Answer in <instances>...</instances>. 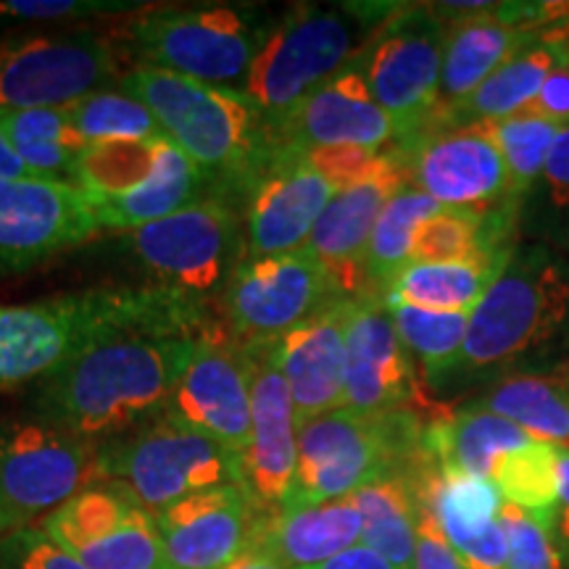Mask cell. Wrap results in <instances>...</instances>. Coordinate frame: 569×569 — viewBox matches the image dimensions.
I'll return each instance as SVG.
<instances>
[{
    "label": "cell",
    "mask_w": 569,
    "mask_h": 569,
    "mask_svg": "<svg viewBox=\"0 0 569 569\" xmlns=\"http://www.w3.org/2000/svg\"><path fill=\"white\" fill-rule=\"evenodd\" d=\"M122 71V51L92 30L0 40V109H63Z\"/></svg>",
    "instance_id": "cell-10"
},
{
    "label": "cell",
    "mask_w": 569,
    "mask_h": 569,
    "mask_svg": "<svg viewBox=\"0 0 569 569\" xmlns=\"http://www.w3.org/2000/svg\"><path fill=\"white\" fill-rule=\"evenodd\" d=\"M515 248L467 261L409 264L393 277L380 298L386 303L415 306L438 315H472L490 284L507 269Z\"/></svg>",
    "instance_id": "cell-27"
},
{
    "label": "cell",
    "mask_w": 569,
    "mask_h": 569,
    "mask_svg": "<svg viewBox=\"0 0 569 569\" xmlns=\"http://www.w3.org/2000/svg\"><path fill=\"white\" fill-rule=\"evenodd\" d=\"M569 343V264L540 243H517L501 277L469 315L451 380L507 372Z\"/></svg>",
    "instance_id": "cell-3"
},
{
    "label": "cell",
    "mask_w": 569,
    "mask_h": 569,
    "mask_svg": "<svg viewBox=\"0 0 569 569\" xmlns=\"http://www.w3.org/2000/svg\"><path fill=\"white\" fill-rule=\"evenodd\" d=\"M436 9L438 17L453 13L457 19L446 32L440 101L432 122L467 101L501 63L532 42L530 24L538 3H443Z\"/></svg>",
    "instance_id": "cell-18"
},
{
    "label": "cell",
    "mask_w": 569,
    "mask_h": 569,
    "mask_svg": "<svg viewBox=\"0 0 569 569\" xmlns=\"http://www.w3.org/2000/svg\"><path fill=\"white\" fill-rule=\"evenodd\" d=\"M530 436L509 419L461 407L453 415L425 425L422 451L430 465L490 480V469L503 453L528 446Z\"/></svg>",
    "instance_id": "cell-28"
},
{
    "label": "cell",
    "mask_w": 569,
    "mask_h": 569,
    "mask_svg": "<svg viewBox=\"0 0 569 569\" xmlns=\"http://www.w3.org/2000/svg\"><path fill=\"white\" fill-rule=\"evenodd\" d=\"M528 113L557 127H569V59L546 77L536 101L528 106Z\"/></svg>",
    "instance_id": "cell-46"
},
{
    "label": "cell",
    "mask_w": 569,
    "mask_h": 569,
    "mask_svg": "<svg viewBox=\"0 0 569 569\" xmlns=\"http://www.w3.org/2000/svg\"><path fill=\"white\" fill-rule=\"evenodd\" d=\"M309 569H396L386 557L369 549V546L359 543L353 549H348L330 561H322V565L309 567Z\"/></svg>",
    "instance_id": "cell-48"
},
{
    "label": "cell",
    "mask_w": 569,
    "mask_h": 569,
    "mask_svg": "<svg viewBox=\"0 0 569 569\" xmlns=\"http://www.w3.org/2000/svg\"><path fill=\"white\" fill-rule=\"evenodd\" d=\"M122 90L151 109L163 138L206 174L234 172L253 161L261 111L243 92L190 80L138 63L122 77Z\"/></svg>",
    "instance_id": "cell-5"
},
{
    "label": "cell",
    "mask_w": 569,
    "mask_h": 569,
    "mask_svg": "<svg viewBox=\"0 0 569 569\" xmlns=\"http://www.w3.org/2000/svg\"><path fill=\"white\" fill-rule=\"evenodd\" d=\"M465 409L488 411L525 430L532 440L569 448V372L507 375Z\"/></svg>",
    "instance_id": "cell-31"
},
{
    "label": "cell",
    "mask_w": 569,
    "mask_h": 569,
    "mask_svg": "<svg viewBox=\"0 0 569 569\" xmlns=\"http://www.w3.org/2000/svg\"><path fill=\"white\" fill-rule=\"evenodd\" d=\"M206 172L196 167L172 142H163L159 167L151 180L124 196L113 198H88L96 222L103 230H127L134 232L140 227L159 222L177 213L184 206L201 201Z\"/></svg>",
    "instance_id": "cell-29"
},
{
    "label": "cell",
    "mask_w": 569,
    "mask_h": 569,
    "mask_svg": "<svg viewBox=\"0 0 569 569\" xmlns=\"http://www.w3.org/2000/svg\"><path fill=\"white\" fill-rule=\"evenodd\" d=\"M365 519L351 498L264 511L253 546L284 569H309L361 543Z\"/></svg>",
    "instance_id": "cell-26"
},
{
    "label": "cell",
    "mask_w": 569,
    "mask_h": 569,
    "mask_svg": "<svg viewBox=\"0 0 569 569\" xmlns=\"http://www.w3.org/2000/svg\"><path fill=\"white\" fill-rule=\"evenodd\" d=\"M0 536H3V532H0Z\"/></svg>",
    "instance_id": "cell-52"
},
{
    "label": "cell",
    "mask_w": 569,
    "mask_h": 569,
    "mask_svg": "<svg viewBox=\"0 0 569 569\" xmlns=\"http://www.w3.org/2000/svg\"><path fill=\"white\" fill-rule=\"evenodd\" d=\"M415 398V365L398 338L386 301L372 293L356 296L346 327L343 409L356 415H390L409 409Z\"/></svg>",
    "instance_id": "cell-20"
},
{
    "label": "cell",
    "mask_w": 569,
    "mask_h": 569,
    "mask_svg": "<svg viewBox=\"0 0 569 569\" xmlns=\"http://www.w3.org/2000/svg\"><path fill=\"white\" fill-rule=\"evenodd\" d=\"M253 369L251 440L243 453V480L267 511L290 501L298 472V422L293 398L267 346L248 348Z\"/></svg>",
    "instance_id": "cell-24"
},
{
    "label": "cell",
    "mask_w": 569,
    "mask_h": 569,
    "mask_svg": "<svg viewBox=\"0 0 569 569\" xmlns=\"http://www.w3.org/2000/svg\"><path fill=\"white\" fill-rule=\"evenodd\" d=\"M536 42L569 53V0H543L530 24Z\"/></svg>",
    "instance_id": "cell-47"
},
{
    "label": "cell",
    "mask_w": 569,
    "mask_h": 569,
    "mask_svg": "<svg viewBox=\"0 0 569 569\" xmlns=\"http://www.w3.org/2000/svg\"><path fill=\"white\" fill-rule=\"evenodd\" d=\"M284 151L309 148L356 146L380 151L398 138L393 119L380 109L359 67H348L340 74L311 92L303 103L274 122Z\"/></svg>",
    "instance_id": "cell-25"
},
{
    "label": "cell",
    "mask_w": 569,
    "mask_h": 569,
    "mask_svg": "<svg viewBox=\"0 0 569 569\" xmlns=\"http://www.w3.org/2000/svg\"><path fill=\"white\" fill-rule=\"evenodd\" d=\"M40 528L88 569H172L151 511L111 482L82 490Z\"/></svg>",
    "instance_id": "cell-14"
},
{
    "label": "cell",
    "mask_w": 569,
    "mask_h": 569,
    "mask_svg": "<svg viewBox=\"0 0 569 569\" xmlns=\"http://www.w3.org/2000/svg\"><path fill=\"white\" fill-rule=\"evenodd\" d=\"M130 246L159 288L203 301L240 264V219L227 203L201 198L130 232Z\"/></svg>",
    "instance_id": "cell-12"
},
{
    "label": "cell",
    "mask_w": 569,
    "mask_h": 569,
    "mask_svg": "<svg viewBox=\"0 0 569 569\" xmlns=\"http://www.w3.org/2000/svg\"><path fill=\"white\" fill-rule=\"evenodd\" d=\"M519 227L540 246L569 253V127H561L536 188L519 203Z\"/></svg>",
    "instance_id": "cell-38"
},
{
    "label": "cell",
    "mask_w": 569,
    "mask_h": 569,
    "mask_svg": "<svg viewBox=\"0 0 569 569\" xmlns=\"http://www.w3.org/2000/svg\"><path fill=\"white\" fill-rule=\"evenodd\" d=\"M365 519L361 543L386 557L396 569H415L422 503L411 475H393L351 496Z\"/></svg>",
    "instance_id": "cell-32"
},
{
    "label": "cell",
    "mask_w": 569,
    "mask_h": 569,
    "mask_svg": "<svg viewBox=\"0 0 569 569\" xmlns=\"http://www.w3.org/2000/svg\"><path fill=\"white\" fill-rule=\"evenodd\" d=\"M106 482L159 515L182 498L222 486H246L243 459L167 411L138 432L103 446Z\"/></svg>",
    "instance_id": "cell-6"
},
{
    "label": "cell",
    "mask_w": 569,
    "mask_h": 569,
    "mask_svg": "<svg viewBox=\"0 0 569 569\" xmlns=\"http://www.w3.org/2000/svg\"><path fill=\"white\" fill-rule=\"evenodd\" d=\"M567 59V51L532 40L522 51L511 56L507 63H501L467 101L453 106L451 111L440 113L436 122L446 127L490 124L528 111V106L536 101L546 77Z\"/></svg>",
    "instance_id": "cell-30"
},
{
    "label": "cell",
    "mask_w": 569,
    "mask_h": 569,
    "mask_svg": "<svg viewBox=\"0 0 569 569\" xmlns=\"http://www.w3.org/2000/svg\"><path fill=\"white\" fill-rule=\"evenodd\" d=\"M407 167L415 188L443 209L493 211L519 203L488 124H459L419 134L411 140Z\"/></svg>",
    "instance_id": "cell-17"
},
{
    "label": "cell",
    "mask_w": 569,
    "mask_h": 569,
    "mask_svg": "<svg viewBox=\"0 0 569 569\" xmlns=\"http://www.w3.org/2000/svg\"><path fill=\"white\" fill-rule=\"evenodd\" d=\"M488 130L509 169L515 198L522 203V198L536 188L540 174H543L546 159H549L561 127L522 111L501 119V122H490Z\"/></svg>",
    "instance_id": "cell-40"
},
{
    "label": "cell",
    "mask_w": 569,
    "mask_h": 569,
    "mask_svg": "<svg viewBox=\"0 0 569 569\" xmlns=\"http://www.w3.org/2000/svg\"><path fill=\"white\" fill-rule=\"evenodd\" d=\"M443 206L432 201L430 196L407 184L401 193L390 198L386 211L377 219L372 240H369L367 251V284L369 288L382 290L393 282V277L409 267L411 251H415V240L427 219H432Z\"/></svg>",
    "instance_id": "cell-35"
},
{
    "label": "cell",
    "mask_w": 569,
    "mask_h": 569,
    "mask_svg": "<svg viewBox=\"0 0 569 569\" xmlns=\"http://www.w3.org/2000/svg\"><path fill=\"white\" fill-rule=\"evenodd\" d=\"M284 151V148H282ZM309 163L311 169H317L327 182L336 184L338 190L351 188V184L361 182L380 167L386 153L369 151V148H356V146H332V148H309V151H293Z\"/></svg>",
    "instance_id": "cell-43"
},
{
    "label": "cell",
    "mask_w": 569,
    "mask_h": 569,
    "mask_svg": "<svg viewBox=\"0 0 569 569\" xmlns=\"http://www.w3.org/2000/svg\"><path fill=\"white\" fill-rule=\"evenodd\" d=\"M0 127L38 180L71 182L90 146L63 109H0Z\"/></svg>",
    "instance_id": "cell-33"
},
{
    "label": "cell",
    "mask_w": 569,
    "mask_h": 569,
    "mask_svg": "<svg viewBox=\"0 0 569 569\" xmlns=\"http://www.w3.org/2000/svg\"><path fill=\"white\" fill-rule=\"evenodd\" d=\"M501 528L509 543V569H561L557 530L546 528L530 511L503 501Z\"/></svg>",
    "instance_id": "cell-41"
},
{
    "label": "cell",
    "mask_w": 569,
    "mask_h": 569,
    "mask_svg": "<svg viewBox=\"0 0 569 569\" xmlns=\"http://www.w3.org/2000/svg\"><path fill=\"white\" fill-rule=\"evenodd\" d=\"M101 232L88 196L71 182L0 177V274H17Z\"/></svg>",
    "instance_id": "cell-16"
},
{
    "label": "cell",
    "mask_w": 569,
    "mask_h": 569,
    "mask_svg": "<svg viewBox=\"0 0 569 569\" xmlns=\"http://www.w3.org/2000/svg\"><path fill=\"white\" fill-rule=\"evenodd\" d=\"M361 11L298 6L269 27L264 46L243 77V96L261 117L280 122L311 92L348 69L359 34Z\"/></svg>",
    "instance_id": "cell-8"
},
{
    "label": "cell",
    "mask_w": 569,
    "mask_h": 569,
    "mask_svg": "<svg viewBox=\"0 0 569 569\" xmlns=\"http://www.w3.org/2000/svg\"><path fill=\"white\" fill-rule=\"evenodd\" d=\"M222 569H284V567L277 559L269 557V553L251 546V549H246L243 553H240V557H234L230 565L222 567Z\"/></svg>",
    "instance_id": "cell-51"
},
{
    "label": "cell",
    "mask_w": 569,
    "mask_h": 569,
    "mask_svg": "<svg viewBox=\"0 0 569 569\" xmlns=\"http://www.w3.org/2000/svg\"><path fill=\"white\" fill-rule=\"evenodd\" d=\"M446 32L436 11H396L375 32L359 67L372 98L407 142L419 138L438 111Z\"/></svg>",
    "instance_id": "cell-13"
},
{
    "label": "cell",
    "mask_w": 569,
    "mask_h": 569,
    "mask_svg": "<svg viewBox=\"0 0 569 569\" xmlns=\"http://www.w3.org/2000/svg\"><path fill=\"white\" fill-rule=\"evenodd\" d=\"M138 9V3L122 0H0V17L27 19V21H59L103 17V13H124Z\"/></svg>",
    "instance_id": "cell-44"
},
{
    "label": "cell",
    "mask_w": 569,
    "mask_h": 569,
    "mask_svg": "<svg viewBox=\"0 0 569 569\" xmlns=\"http://www.w3.org/2000/svg\"><path fill=\"white\" fill-rule=\"evenodd\" d=\"M201 301L156 288H101L0 306V390L46 380L90 348L140 332H203Z\"/></svg>",
    "instance_id": "cell-2"
},
{
    "label": "cell",
    "mask_w": 569,
    "mask_h": 569,
    "mask_svg": "<svg viewBox=\"0 0 569 569\" xmlns=\"http://www.w3.org/2000/svg\"><path fill=\"white\" fill-rule=\"evenodd\" d=\"M396 332L411 359L419 361L432 386H443L457 372L465 351L469 315H438L415 306L386 303Z\"/></svg>",
    "instance_id": "cell-36"
},
{
    "label": "cell",
    "mask_w": 569,
    "mask_h": 569,
    "mask_svg": "<svg viewBox=\"0 0 569 569\" xmlns=\"http://www.w3.org/2000/svg\"><path fill=\"white\" fill-rule=\"evenodd\" d=\"M567 372H569V369H567Z\"/></svg>",
    "instance_id": "cell-53"
},
{
    "label": "cell",
    "mask_w": 569,
    "mask_h": 569,
    "mask_svg": "<svg viewBox=\"0 0 569 569\" xmlns=\"http://www.w3.org/2000/svg\"><path fill=\"white\" fill-rule=\"evenodd\" d=\"M425 425L411 409L356 415L338 409L298 430L296 488L284 507L343 501L393 475H415L425 465ZM282 507V509H284Z\"/></svg>",
    "instance_id": "cell-4"
},
{
    "label": "cell",
    "mask_w": 569,
    "mask_h": 569,
    "mask_svg": "<svg viewBox=\"0 0 569 569\" xmlns=\"http://www.w3.org/2000/svg\"><path fill=\"white\" fill-rule=\"evenodd\" d=\"M106 482L103 446L48 419H0V532L32 528Z\"/></svg>",
    "instance_id": "cell-7"
},
{
    "label": "cell",
    "mask_w": 569,
    "mask_h": 569,
    "mask_svg": "<svg viewBox=\"0 0 569 569\" xmlns=\"http://www.w3.org/2000/svg\"><path fill=\"white\" fill-rule=\"evenodd\" d=\"M409 184L407 159L386 153L380 167L361 182L343 188L327 203L306 251L330 272L346 298L365 296L367 251L375 224L390 198Z\"/></svg>",
    "instance_id": "cell-21"
},
{
    "label": "cell",
    "mask_w": 569,
    "mask_h": 569,
    "mask_svg": "<svg viewBox=\"0 0 569 569\" xmlns=\"http://www.w3.org/2000/svg\"><path fill=\"white\" fill-rule=\"evenodd\" d=\"M559 453L561 446L530 440L528 446L496 459L490 469V482L503 501L530 511L551 530H557L559 515Z\"/></svg>",
    "instance_id": "cell-34"
},
{
    "label": "cell",
    "mask_w": 569,
    "mask_h": 569,
    "mask_svg": "<svg viewBox=\"0 0 569 569\" xmlns=\"http://www.w3.org/2000/svg\"><path fill=\"white\" fill-rule=\"evenodd\" d=\"M346 298L309 251L240 259L224 284V317L240 346L282 338L330 303Z\"/></svg>",
    "instance_id": "cell-11"
},
{
    "label": "cell",
    "mask_w": 569,
    "mask_h": 569,
    "mask_svg": "<svg viewBox=\"0 0 569 569\" xmlns=\"http://www.w3.org/2000/svg\"><path fill=\"white\" fill-rule=\"evenodd\" d=\"M201 332H140L90 348L42 380V419L106 446L169 409Z\"/></svg>",
    "instance_id": "cell-1"
},
{
    "label": "cell",
    "mask_w": 569,
    "mask_h": 569,
    "mask_svg": "<svg viewBox=\"0 0 569 569\" xmlns=\"http://www.w3.org/2000/svg\"><path fill=\"white\" fill-rule=\"evenodd\" d=\"M557 540L561 561L569 565V448L559 453V515H557Z\"/></svg>",
    "instance_id": "cell-49"
},
{
    "label": "cell",
    "mask_w": 569,
    "mask_h": 569,
    "mask_svg": "<svg viewBox=\"0 0 569 569\" xmlns=\"http://www.w3.org/2000/svg\"><path fill=\"white\" fill-rule=\"evenodd\" d=\"M415 569H467L461 565L459 553L451 549V543H448L443 532H440L436 519H432L430 511L425 509L422 515H419Z\"/></svg>",
    "instance_id": "cell-45"
},
{
    "label": "cell",
    "mask_w": 569,
    "mask_h": 569,
    "mask_svg": "<svg viewBox=\"0 0 569 569\" xmlns=\"http://www.w3.org/2000/svg\"><path fill=\"white\" fill-rule=\"evenodd\" d=\"M0 569H88L40 525L0 536Z\"/></svg>",
    "instance_id": "cell-42"
},
{
    "label": "cell",
    "mask_w": 569,
    "mask_h": 569,
    "mask_svg": "<svg viewBox=\"0 0 569 569\" xmlns=\"http://www.w3.org/2000/svg\"><path fill=\"white\" fill-rule=\"evenodd\" d=\"M264 507L246 486L203 490L153 515L172 569H222L251 549Z\"/></svg>",
    "instance_id": "cell-19"
},
{
    "label": "cell",
    "mask_w": 569,
    "mask_h": 569,
    "mask_svg": "<svg viewBox=\"0 0 569 569\" xmlns=\"http://www.w3.org/2000/svg\"><path fill=\"white\" fill-rule=\"evenodd\" d=\"M69 122L90 146L122 140H159L161 124L146 103L127 90H98L63 106Z\"/></svg>",
    "instance_id": "cell-39"
},
{
    "label": "cell",
    "mask_w": 569,
    "mask_h": 569,
    "mask_svg": "<svg viewBox=\"0 0 569 569\" xmlns=\"http://www.w3.org/2000/svg\"><path fill=\"white\" fill-rule=\"evenodd\" d=\"M163 142L159 140H122V142H96L80 156L74 167L71 184L88 198L124 196L151 180L159 167Z\"/></svg>",
    "instance_id": "cell-37"
},
{
    "label": "cell",
    "mask_w": 569,
    "mask_h": 569,
    "mask_svg": "<svg viewBox=\"0 0 569 569\" xmlns=\"http://www.w3.org/2000/svg\"><path fill=\"white\" fill-rule=\"evenodd\" d=\"M253 369L251 351L217 327L198 336L196 353L177 382L167 415L217 440L243 459L251 440Z\"/></svg>",
    "instance_id": "cell-15"
},
{
    "label": "cell",
    "mask_w": 569,
    "mask_h": 569,
    "mask_svg": "<svg viewBox=\"0 0 569 569\" xmlns=\"http://www.w3.org/2000/svg\"><path fill=\"white\" fill-rule=\"evenodd\" d=\"M353 298H340L303 325L267 343L274 367L288 382L298 430L311 419L343 409L346 327Z\"/></svg>",
    "instance_id": "cell-23"
},
{
    "label": "cell",
    "mask_w": 569,
    "mask_h": 569,
    "mask_svg": "<svg viewBox=\"0 0 569 569\" xmlns=\"http://www.w3.org/2000/svg\"><path fill=\"white\" fill-rule=\"evenodd\" d=\"M0 177H6V180H38V177L30 172V167L21 161V156L17 153V148L11 146L3 127H0Z\"/></svg>",
    "instance_id": "cell-50"
},
{
    "label": "cell",
    "mask_w": 569,
    "mask_h": 569,
    "mask_svg": "<svg viewBox=\"0 0 569 569\" xmlns=\"http://www.w3.org/2000/svg\"><path fill=\"white\" fill-rule=\"evenodd\" d=\"M267 32L248 9L198 6L142 13L127 27V40L140 63L224 84L248 74Z\"/></svg>",
    "instance_id": "cell-9"
},
{
    "label": "cell",
    "mask_w": 569,
    "mask_h": 569,
    "mask_svg": "<svg viewBox=\"0 0 569 569\" xmlns=\"http://www.w3.org/2000/svg\"><path fill=\"white\" fill-rule=\"evenodd\" d=\"M340 193L293 151H277L256 182L246 211V259L303 251L311 232Z\"/></svg>",
    "instance_id": "cell-22"
}]
</instances>
